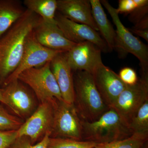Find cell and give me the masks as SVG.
Masks as SVG:
<instances>
[{"mask_svg":"<svg viewBox=\"0 0 148 148\" xmlns=\"http://www.w3.org/2000/svg\"><path fill=\"white\" fill-rule=\"evenodd\" d=\"M24 122L20 118L9 113L0 105V131L17 130Z\"/></svg>","mask_w":148,"mask_h":148,"instance_id":"23","label":"cell"},{"mask_svg":"<svg viewBox=\"0 0 148 148\" xmlns=\"http://www.w3.org/2000/svg\"><path fill=\"white\" fill-rule=\"evenodd\" d=\"M112 17L116 27L115 46L114 49L120 57H123L130 53L137 57L140 61L142 75H148V47L122 24L118 13L108 1H100Z\"/></svg>","mask_w":148,"mask_h":148,"instance_id":"4","label":"cell"},{"mask_svg":"<svg viewBox=\"0 0 148 148\" xmlns=\"http://www.w3.org/2000/svg\"><path fill=\"white\" fill-rule=\"evenodd\" d=\"M121 80L125 84L128 86L133 85L137 83L138 79L135 70L130 67H124L119 71L118 75Z\"/></svg>","mask_w":148,"mask_h":148,"instance_id":"25","label":"cell"},{"mask_svg":"<svg viewBox=\"0 0 148 148\" xmlns=\"http://www.w3.org/2000/svg\"><path fill=\"white\" fill-rule=\"evenodd\" d=\"M50 62H47L41 67L25 70L17 78L21 82L31 88L40 103L53 99L63 101L51 69Z\"/></svg>","mask_w":148,"mask_h":148,"instance_id":"5","label":"cell"},{"mask_svg":"<svg viewBox=\"0 0 148 148\" xmlns=\"http://www.w3.org/2000/svg\"><path fill=\"white\" fill-rule=\"evenodd\" d=\"M134 0H119L117 8H116L117 12L119 14H130L136 8Z\"/></svg>","mask_w":148,"mask_h":148,"instance_id":"28","label":"cell"},{"mask_svg":"<svg viewBox=\"0 0 148 148\" xmlns=\"http://www.w3.org/2000/svg\"><path fill=\"white\" fill-rule=\"evenodd\" d=\"M148 140V133H133L123 140L98 144L94 148H143Z\"/></svg>","mask_w":148,"mask_h":148,"instance_id":"20","label":"cell"},{"mask_svg":"<svg viewBox=\"0 0 148 148\" xmlns=\"http://www.w3.org/2000/svg\"><path fill=\"white\" fill-rule=\"evenodd\" d=\"M55 20L64 36L72 42L78 44L89 42L97 46L102 52L111 51L98 32L89 26L72 21L59 13L56 14Z\"/></svg>","mask_w":148,"mask_h":148,"instance_id":"12","label":"cell"},{"mask_svg":"<svg viewBox=\"0 0 148 148\" xmlns=\"http://www.w3.org/2000/svg\"><path fill=\"white\" fill-rule=\"evenodd\" d=\"M23 3L27 9L38 15L44 21L56 23L57 0H24Z\"/></svg>","mask_w":148,"mask_h":148,"instance_id":"19","label":"cell"},{"mask_svg":"<svg viewBox=\"0 0 148 148\" xmlns=\"http://www.w3.org/2000/svg\"><path fill=\"white\" fill-rule=\"evenodd\" d=\"M98 145L90 141L50 137L47 148H94Z\"/></svg>","mask_w":148,"mask_h":148,"instance_id":"22","label":"cell"},{"mask_svg":"<svg viewBox=\"0 0 148 148\" xmlns=\"http://www.w3.org/2000/svg\"><path fill=\"white\" fill-rule=\"evenodd\" d=\"M32 34L40 44L52 50L66 52L76 44L64 36L56 23L47 22L40 17Z\"/></svg>","mask_w":148,"mask_h":148,"instance_id":"14","label":"cell"},{"mask_svg":"<svg viewBox=\"0 0 148 148\" xmlns=\"http://www.w3.org/2000/svg\"><path fill=\"white\" fill-rule=\"evenodd\" d=\"M128 126L132 133H148V99L140 107Z\"/></svg>","mask_w":148,"mask_h":148,"instance_id":"21","label":"cell"},{"mask_svg":"<svg viewBox=\"0 0 148 148\" xmlns=\"http://www.w3.org/2000/svg\"><path fill=\"white\" fill-rule=\"evenodd\" d=\"M92 16L98 31L101 32L110 51L114 49L116 33L107 17L100 0H90Z\"/></svg>","mask_w":148,"mask_h":148,"instance_id":"17","label":"cell"},{"mask_svg":"<svg viewBox=\"0 0 148 148\" xmlns=\"http://www.w3.org/2000/svg\"><path fill=\"white\" fill-rule=\"evenodd\" d=\"M57 9L71 21L98 30L92 16L90 0H57Z\"/></svg>","mask_w":148,"mask_h":148,"instance_id":"15","label":"cell"},{"mask_svg":"<svg viewBox=\"0 0 148 148\" xmlns=\"http://www.w3.org/2000/svg\"><path fill=\"white\" fill-rule=\"evenodd\" d=\"M131 29L137 30H148V16L147 15Z\"/></svg>","mask_w":148,"mask_h":148,"instance_id":"29","label":"cell"},{"mask_svg":"<svg viewBox=\"0 0 148 148\" xmlns=\"http://www.w3.org/2000/svg\"><path fill=\"white\" fill-rule=\"evenodd\" d=\"M91 74L103 101L109 108H112L127 85L122 81L118 74L103 64Z\"/></svg>","mask_w":148,"mask_h":148,"instance_id":"13","label":"cell"},{"mask_svg":"<svg viewBox=\"0 0 148 148\" xmlns=\"http://www.w3.org/2000/svg\"><path fill=\"white\" fill-rule=\"evenodd\" d=\"M82 140L104 144L128 138L133 133L118 114L110 108L98 119L82 120Z\"/></svg>","mask_w":148,"mask_h":148,"instance_id":"3","label":"cell"},{"mask_svg":"<svg viewBox=\"0 0 148 148\" xmlns=\"http://www.w3.org/2000/svg\"><path fill=\"white\" fill-rule=\"evenodd\" d=\"M55 99L40 103L32 115L17 130L18 137H28L34 144L41 140L47 132L52 133Z\"/></svg>","mask_w":148,"mask_h":148,"instance_id":"8","label":"cell"},{"mask_svg":"<svg viewBox=\"0 0 148 148\" xmlns=\"http://www.w3.org/2000/svg\"><path fill=\"white\" fill-rule=\"evenodd\" d=\"M134 1L137 8L148 5V0H134Z\"/></svg>","mask_w":148,"mask_h":148,"instance_id":"31","label":"cell"},{"mask_svg":"<svg viewBox=\"0 0 148 148\" xmlns=\"http://www.w3.org/2000/svg\"><path fill=\"white\" fill-rule=\"evenodd\" d=\"M147 99L148 75H141L137 83L127 85L111 108L116 111L128 126L139 109Z\"/></svg>","mask_w":148,"mask_h":148,"instance_id":"7","label":"cell"},{"mask_svg":"<svg viewBox=\"0 0 148 148\" xmlns=\"http://www.w3.org/2000/svg\"><path fill=\"white\" fill-rule=\"evenodd\" d=\"M148 5L136 8L135 10L129 14L128 19L130 22L135 25L148 15Z\"/></svg>","mask_w":148,"mask_h":148,"instance_id":"27","label":"cell"},{"mask_svg":"<svg viewBox=\"0 0 148 148\" xmlns=\"http://www.w3.org/2000/svg\"><path fill=\"white\" fill-rule=\"evenodd\" d=\"M26 10L20 1L0 0V38L23 16Z\"/></svg>","mask_w":148,"mask_h":148,"instance_id":"18","label":"cell"},{"mask_svg":"<svg viewBox=\"0 0 148 148\" xmlns=\"http://www.w3.org/2000/svg\"><path fill=\"white\" fill-rule=\"evenodd\" d=\"M51 135L52 138L82 140V120L74 104L55 99Z\"/></svg>","mask_w":148,"mask_h":148,"instance_id":"6","label":"cell"},{"mask_svg":"<svg viewBox=\"0 0 148 148\" xmlns=\"http://www.w3.org/2000/svg\"><path fill=\"white\" fill-rule=\"evenodd\" d=\"M64 52L45 47L35 39L32 32L28 37L21 61L15 71L6 80L3 87L17 79L18 76L27 69L43 66Z\"/></svg>","mask_w":148,"mask_h":148,"instance_id":"10","label":"cell"},{"mask_svg":"<svg viewBox=\"0 0 148 148\" xmlns=\"http://www.w3.org/2000/svg\"><path fill=\"white\" fill-rule=\"evenodd\" d=\"M51 71L58 85L63 101L69 104L75 101L73 75L66 61L64 52L56 56L50 62Z\"/></svg>","mask_w":148,"mask_h":148,"instance_id":"16","label":"cell"},{"mask_svg":"<svg viewBox=\"0 0 148 148\" xmlns=\"http://www.w3.org/2000/svg\"><path fill=\"white\" fill-rule=\"evenodd\" d=\"M0 103H2L4 104H5V102L4 101L3 99L2 94L1 88H0Z\"/></svg>","mask_w":148,"mask_h":148,"instance_id":"32","label":"cell"},{"mask_svg":"<svg viewBox=\"0 0 148 148\" xmlns=\"http://www.w3.org/2000/svg\"><path fill=\"white\" fill-rule=\"evenodd\" d=\"M1 90L5 105L20 118L27 119L37 108L34 95L18 79L3 86Z\"/></svg>","mask_w":148,"mask_h":148,"instance_id":"9","label":"cell"},{"mask_svg":"<svg viewBox=\"0 0 148 148\" xmlns=\"http://www.w3.org/2000/svg\"><path fill=\"white\" fill-rule=\"evenodd\" d=\"M101 50L92 43L85 41L76 44L64 52L66 61L72 71H84L92 74L99 65L103 64Z\"/></svg>","mask_w":148,"mask_h":148,"instance_id":"11","label":"cell"},{"mask_svg":"<svg viewBox=\"0 0 148 148\" xmlns=\"http://www.w3.org/2000/svg\"><path fill=\"white\" fill-rule=\"evenodd\" d=\"M17 137V130L0 131V148H8Z\"/></svg>","mask_w":148,"mask_h":148,"instance_id":"26","label":"cell"},{"mask_svg":"<svg viewBox=\"0 0 148 148\" xmlns=\"http://www.w3.org/2000/svg\"><path fill=\"white\" fill-rule=\"evenodd\" d=\"M75 72L74 106L82 120L95 121L110 108L98 92L92 74L84 71Z\"/></svg>","mask_w":148,"mask_h":148,"instance_id":"2","label":"cell"},{"mask_svg":"<svg viewBox=\"0 0 148 148\" xmlns=\"http://www.w3.org/2000/svg\"><path fill=\"white\" fill-rule=\"evenodd\" d=\"M128 29L131 33H134L135 34L142 37L147 42H148V30L143 31V30H133L131 29Z\"/></svg>","mask_w":148,"mask_h":148,"instance_id":"30","label":"cell"},{"mask_svg":"<svg viewBox=\"0 0 148 148\" xmlns=\"http://www.w3.org/2000/svg\"><path fill=\"white\" fill-rule=\"evenodd\" d=\"M51 134V132H47L43 138L36 145L33 144L28 137H18L7 148H47Z\"/></svg>","mask_w":148,"mask_h":148,"instance_id":"24","label":"cell"},{"mask_svg":"<svg viewBox=\"0 0 148 148\" xmlns=\"http://www.w3.org/2000/svg\"><path fill=\"white\" fill-rule=\"evenodd\" d=\"M40 17L29 9L0 38V86L21 61L26 42Z\"/></svg>","mask_w":148,"mask_h":148,"instance_id":"1","label":"cell"}]
</instances>
